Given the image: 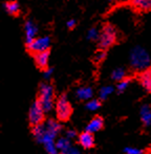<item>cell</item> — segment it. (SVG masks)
Returning a JSON list of instances; mask_svg holds the SVG:
<instances>
[{"instance_id": "5bb4252c", "label": "cell", "mask_w": 151, "mask_h": 154, "mask_svg": "<svg viewBox=\"0 0 151 154\" xmlns=\"http://www.w3.org/2000/svg\"><path fill=\"white\" fill-rule=\"evenodd\" d=\"M92 95H94V91L90 87L88 86H84V87L78 88V90L76 91V97L79 100L82 101H89L91 100Z\"/></svg>"}, {"instance_id": "8fae6325", "label": "cell", "mask_w": 151, "mask_h": 154, "mask_svg": "<svg viewBox=\"0 0 151 154\" xmlns=\"http://www.w3.org/2000/svg\"><path fill=\"white\" fill-rule=\"evenodd\" d=\"M103 126H104V121H103V119L100 118V116H94V118L87 124L85 131H88V132H90V133H94V132L100 131L103 128Z\"/></svg>"}, {"instance_id": "7402d4cb", "label": "cell", "mask_w": 151, "mask_h": 154, "mask_svg": "<svg viewBox=\"0 0 151 154\" xmlns=\"http://www.w3.org/2000/svg\"><path fill=\"white\" fill-rule=\"evenodd\" d=\"M99 37H100V32H99V31L97 29H94V27L90 29L87 32L88 40H98Z\"/></svg>"}, {"instance_id": "603a6c76", "label": "cell", "mask_w": 151, "mask_h": 154, "mask_svg": "<svg viewBox=\"0 0 151 154\" xmlns=\"http://www.w3.org/2000/svg\"><path fill=\"white\" fill-rule=\"evenodd\" d=\"M125 154H142L143 151L139 148H135V147H126L124 149Z\"/></svg>"}, {"instance_id": "30bf717a", "label": "cell", "mask_w": 151, "mask_h": 154, "mask_svg": "<svg viewBox=\"0 0 151 154\" xmlns=\"http://www.w3.org/2000/svg\"><path fill=\"white\" fill-rule=\"evenodd\" d=\"M139 80L142 87L147 92L151 93V68H148L146 70L142 71L139 77Z\"/></svg>"}, {"instance_id": "4316f807", "label": "cell", "mask_w": 151, "mask_h": 154, "mask_svg": "<svg viewBox=\"0 0 151 154\" xmlns=\"http://www.w3.org/2000/svg\"><path fill=\"white\" fill-rule=\"evenodd\" d=\"M65 136L72 140V138H75L76 136H77V132H76L75 130H67V131H66V133H65Z\"/></svg>"}, {"instance_id": "52a82bcc", "label": "cell", "mask_w": 151, "mask_h": 154, "mask_svg": "<svg viewBox=\"0 0 151 154\" xmlns=\"http://www.w3.org/2000/svg\"><path fill=\"white\" fill-rule=\"evenodd\" d=\"M24 32H25V42L26 45L33 42L36 38H37L38 34V27L36 23L33 20H27L24 24Z\"/></svg>"}, {"instance_id": "277c9868", "label": "cell", "mask_w": 151, "mask_h": 154, "mask_svg": "<svg viewBox=\"0 0 151 154\" xmlns=\"http://www.w3.org/2000/svg\"><path fill=\"white\" fill-rule=\"evenodd\" d=\"M116 40V32L114 27L110 24H106L102 29L99 37V47L101 49H107L114 44Z\"/></svg>"}, {"instance_id": "d4e9b609", "label": "cell", "mask_w": 151, "mask_h": 154, "mask_svg": "<svg viewBox=\"0 0 151 154\" xmlns=\"http://www.w3.org/2000/svg\"><path fill=\"white\" fill-rule=\"evenodd\" d=\"M61 154H81V152H80V150H78L77 148H75V147L72 146L70 148H68L67 150L61 152Z\"/></svg>"}, {"instance_id": "484cf974", "label": "cell", "mask_w": 151, "mask_h": 154, "mask_svg": "<svg viewBox=\"0 0 151 154\" xmlns=\"http://www.w3.org/2000/svg\"><path fill=\"white\" fill-rule=\"evenodd\" d=\"M51 75H53V69L48 68V67H47L46 69H44V71H43V77L46 80H48L49 78L51 77Z\"/></svg>"}, {"instance_id": "5b68a950", "label": "cell", "mask_w": 151, "mask_h": 154, "mask_svg": "<svg viewBox=\"0 0 151 154\" xmlns=\"http://www.w3.org/2000/svg\"><path fill=\"white\" fill-rule=\"evenodd\" d=\"M44 113L45 111L41 103L39 102V100L34 102L29 111V120L31 125L36 126L39 125V124H42L43 121H44Z\"/></svg>"}, {"instance_id": "8992f818", "label": "cell", "mask_w": 151, "mask_h": 154, "mask_svg": "<svg viewBox=\"0 0 151 154\" xmlns=\"http://www.w3.org/2000/svg\"><path fill=\"white\" fill-rule=\"evenodd\" d=\"M26 46L29 51H31L34 55L38 53H42V51H48L49 46H51V38L48 36L38 37L33 42L27 44Z\"/></svg>"}, {"instance_id": "ba28073f", "label": "cell", "mask_w": 151, "mask_h": 154, "mask_svg": "<svg viewBox=\"0 0 151 154\" xmlns=\"http://www.w3.org/2000/svg\"><path fill=\"white\" fill-rule=\"evenodd\" d=\"M94 133H90L88 131H84L83 133H81L78 137L79 144L83 147L84 149H90L94 147Z\"/></svg>"}, {"instance_id": "9c48e42d", "label": "cell", "mask_w": 151, "mask_h": 154, "mask_svg": "<svg viewBox=\"0 0 151 154\" xmlns=\"http://www.w3.org/2000/svg\"><path fill=\"white\" fill-rule=\"evenodd\" d=\"M34 59H35L36 65L41 69H46L48 66V61H49V51H42V53H38L34 55Z\"/></svg>"}, {"instance_id": "44dd1931", "label": "cell", "mask_w": 151, "mask_h": 154, "mask_svg": "<svg viewBox=\"0 0 151 154\" xmlns=\"http://www.w3.org/2000/svg\"><path fill=\"white\" fill-rule=\"evenodd\" d=\"M131 82V79H129V78H125V79H123L122 81L118 82V85H116V89L119 90L120 92H123L124 90H126L127 88H128L129 84H130Z\"/></svg>"}, {"instance_id": "6da1fadb", "label": "cell", "mask_w": 151, "mask_h": 154, "mask_svg": "<svg viewBox=\"0 0 151 154\" xmlns=\"http://www.w3.org/2000/svg\"><path fill=\"white\" fill-rule=\"evenodd\" d=\"M129 61L132 68L139 71H144L150 67L151 59L148 51L142 46H135L131 49Z\"/></svg>"}, {"instance_id": "ffe728a7", "label": "cell", "mask_w": 151, "mask_h": 154, "mask_svg": "<svg viewBox=\"0 0 151 154\" xmlns=\"http://www.w3.org/2000/svg\"><path fill=\"white\" fill-rule=\"evenodd\" d=\"M101 107V102L97 99H91L86 103V108L89 111H96Z\"/></svg>"}, {"instance_id": "2e32d148", "label": "cell", "mask_w": 151, "mask_h": 154, "mask_svg": "<svg viewBox=\"0 0 151 154\" xmlns=\"http://www.w3.org/2000/svg\"><path fill=\"white\" fill-rule=\"evenodd\" d=\"M3 8L5 12L10 15H17L19 13V4L17 1H8L3 4Z\"/></svg>"}, {"instance_id": "4fadbf2b", "label": "cell", "mask_w": 151, "mask_h": 154, "mask_svg": "<svg viewBox=\"0 0 151 154\" xmlns=\"http://www.w3.org/2000/svg\"><path fill=\"white\" fill-rule=\"evenodd\" d=\"M130 4L135 10L141 12L151 11V0H130Z\"/></svg>"}, {"instance_id": "7c38bea8", "label": "cell", "mask_w": 151, "mask_h": 154, "mask_svg": "<svg viewBox=\"0 0 151 154\" xmlns=\"http://www.w3.org/2000/svg\"><path fill=\"white\" fill-rule=\"evenodd\" d=\"M140 116H141V121L145 127H149L151 126V107L147 104L143 105L140 109Z\"/></svg>"}, {"instance_id": "ac0fdd59", "label": "cell", "mask_w": 151, "mask_h": 154, "mask_svg": "<svg viewBox=\"0 0 151 154\" xmlns=\"http://www.w3.org/2000/svg\"><path fill=\"white\" fill-rule=\"evenodd\" d=\"M111 78H112V80H114V81H116V82L122 81L123 79L126 78V70H125L123 67H118V68H116L112 71Z\"/></svg>"}, {"instance_id": "7a4b0ae2", "label": "cell", "mask_w": 151, "mask_h": 154, "mask_svg": "<svg viewBox=\"0 0 151 154\" xmlns=\"http://www.w3.org/2000/svg\"><path fill=\"white\" fill-rule=\"evenodd\" d=\"M39 102L42 105L45 113L49 112L54 107V87L51 84L43 83L39 89Z\"/></svg>"}, {"instance_id": "9a60e30c", "label": "cell", "mask_w": 151, "mask_h": 154, "mask_svg": "<svg viewBox=\"0 0 151 154\" xmlns=\"http://www.w3.org/2000/svg\"><path fill=\"white\" fill-rule=\"evenodd\" d=\"M56 146H57L59 152L61 153V152H63V151L67 150L68 148H70V147H72V143H70L69 138L64 136V137H60L56 140Z\"/></svg>"}, {"instance_id": "83f0119b", "label": "cell", "mask_w": 151, "mask_h": 154, "mask_svg": "<svg viewBox=\"0 0 151 154\" xmlns=\"http://www.w3.org/2000/svg\"><path fill=\"white\" fill-rule=\"evenodd\" d=\"M76 20L75 19H70L69 21H67V27L68 29H74V27L76 26Z\"/></svg>"}, {"instance_id": "cb8c5ba5", "label": "cell", "mask_w": 151, "mask_h": 154, "mask_svg": "<svg viewBox=\"0 0 151 154\" xmlns=\"http://www.w3.org/2000/svg\"><path fill=\"white\" fill-rule=\"evenodd\" d=\"M105 58H106V51H105L104 49H101L100 51H98V53H97L94 59H96L97 62H100V61H103Z\"/></svg>"}, {"instance_id": "3957f363", "label": "cell", "mask_w": 151, "mask_h": 154, "mask_svg": "<svg viewBox=\"0 0 151 154\" xmlns=\"http://www.w3.org/2000/svg\"><path fill=\"white\" fill-rule=\"evenodd\" d=\"M72 113V107L68 101L66 94H62L56 103V114L60 122H66L69 120Z\"/></svg>"}, {"instance_id": "e0dca14e", "label": "cell", "mask_w": 151, "mask_h": 154, "mask_svg": "<svg viewBox=\"0 0 151 154\" xmlns=\"http://www.w3.org/2000/svg\"><path fill=\"white\" fill-rule=\"evenodd\" d=\"M44 125H45V128H46L48 131L53 132V133L57 134V135L59 134V132L61 131V129H62L61 125H60L57 121L51 120H51H47L46 122L44 123Z\"/></svg>"}, {"instance_id": "d6986e66", "label": "cell", "mask_w": 151, "mask_h": 154, "mask_svg": "<svg viewBox=\"0 0 151 154\" xmlns=\"http://www.w3.org/2000/svg\"><path fill=\"white\" fill-rule=\"evenodd\" d=\"M112 92H113L112 86H103V87L100 89V91H99L100 100H106Z\"/></svg>"}]
</instances>
